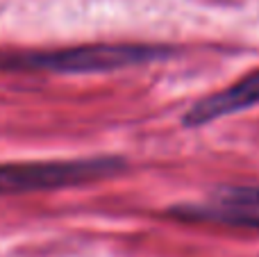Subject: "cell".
<instances>
[{"label": "cell", "instance_id": "obj_1", "mask_svg": "<svg viewBox=\"0 0 259 257\" xmlns=\"http://www.w3.org/2000/svg\"><path fill=\"white\" fill-rule=\"evenodd\" d=\"M123 168H125V162L121 157L0 164V194H30V191L77 187L112 178Z\"/></svg>", "mask_w": 259, "mask_h": 257}, {"label": "cell", "instance_id": "obj_2", "mask_svg": "<svg viewBox=\"0 0 259 257\" xmlns=\"http://www.w3.org/2000/svg\"><path fill=\"white\" fill-rule=\"evenodd\" d=\"M168 55V48H157V46L94 44L64 50H50V53L23 55V57L14 59L12 64L21 68H34V71L50 73H105L155 62V59H164Z\"/></svg>", "mask_w": 259, "mask_h": 257}, {"label": "cell", "instance_id": "obj_3", "mask_svg": "<svg viewBox=\"0 0 259 257\" xmlns=\"http://www.w3.org/2000/svg\"><path fill=\"white\" fill-rule=\"evenodd\" d=\"M170 214L259 230V187H223L209 200L182 205L170 209Z\"/></svg>", "mask_w": 259, "mask_h": 257}, {"label": "cell", "instance_id": "obj_4", "mask_svg": "<svg viewBox=\"0 0 259 257\" xmlns=\"http://www.w3.org/2000/svg\"><path fill=\"white\" fill-rule=\"evenodd\" d=\"M252 105H259V73H252V75L239 80L237 84L198 100L184 114V125L200 127L216 121V118H223V116H230V114L241 112V109H248Z\"/></svg>", "mask_w": 259, "mask_h": 257}]
</instances>
